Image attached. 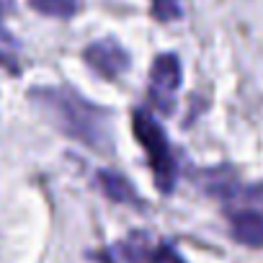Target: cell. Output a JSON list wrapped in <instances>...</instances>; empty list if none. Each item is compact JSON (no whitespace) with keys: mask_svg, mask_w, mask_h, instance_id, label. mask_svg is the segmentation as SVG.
I'll return each mask as SVG.
<instances>
[{"mask_svg":"<svg viewBox=\"0 0 263 263\" xmlns=\"http://www.w3.org/2000/svg\"><path fill=\"white\" fill-rule=\"evenodd\" d=\"M34 103L65 137L85 145L93 153H111V121L108 111L85 101L72 88H36Z\"/></svg>","mask_w":263,"mask_h":263,"instance_id":"6da1fadb","label":"cell"},{"mask_svg":"<svg viewBox=\"0 0 263 263\" xmlns=\"http://www.w3.org/2000/svg\"><path fill=\"white\" fill-rule=\"evenodd\" d=\"M132 129H135V137L147 155V163H150V171L155 176L158 189L163 194H171L176 186V178H178V163H176V155L171 150L165 129L158 124V119L150 111H142V108L135 111Z\"/></svg>","mask_w":263,"mask_h":263,"instance_id":"7a4b0ae2","label":"cell"},{"mask_svg":"<svg viewBox=\"0 0 263 263\" xmlns=\"http://www.w3.org/2000/svg\"><path fill=\"white\" fill-rule=\"evenodd\" d=\"M106 263H186L171 245H153L147 237H129L114 245L111 250L101 253Z\"/></svg>","mask_w":263,"mask_h":263,"instance_id":"3957f363","label":"cell"},{"mask_svg":"<svg viewBox=\"0 0 263 263\" xmlns=\"http://www.w3.org/2000/svg\"><path fill=\"white\" fill-rule=\"evenodd\" d=\"M181 88V62L176 54H160L150 70V103L160 114H171Z\"/></svg>","mask_w":263,"mask_h":263,"instance_id":"277c9868","label":"cell"},{"mask_svg":"<svg viewBox=\"0 0 263 263\" xmlns=\"http://www.w3.org/2000/svg\"><path fill=\"white\" fill-rule=\"evenodd\" d=\"M83 60L88 62V67L93 72H98L101 78L106 80H116L126 67H129V54L121 49L119 42L114 39H101V42H93L85 52H83Z\"/></svg>","mask_w":263,"mask_h":263,"instance_id":"5b68a950","label":"cell"},{"mask_svg":"<svg viewBox=\"0 0 263 263\" xmlns=\"http://www.w3.org/2000/svg\"><path fill=\"white\" fill-rule=\"evenodd\" d=\"M230 232L237 242L248 248H263V214L255 209L230 212Z\"/></svg>","mask_w":263,"mask_h":263,"instance_id":"8992f818","label":"cell"},{"mask_svg":"<svg viewBox=\"0 0 263 263\" xmlns=\"http://www.w3.org/2000/svg\"><path fill=\"white\" fill-rule=\"evenodd\" d=\"M98 183L103 189V194L116 201V204H129V206H140V196L137 191L132 189V183L126 178H121L119 173H111V171H101L98 173Z\"/></svg>","mask_w":263,"mask_h":263,"instance_id":"52a82bcc","label":"cell"},{"mask_svg":"<svg viewBox=\"0 0 263 263\" xmlns=\"http://www.w3.org/2000/svg\"><path fill=\"white\" fill-rule=\"evenodd\" d=\"M8 11H11V0H0V65L16 72L18 70V44L3 26V18L8 16Z\"/></svg>","mask_w":263,"mask_h":263,"instance_id":"ba28073f","label":"cell"},{"mask_svg":"<svg viewBox=\"0 0 263 263\" xmlns=\"http://www.w3.org/2000/svg\"><path fill=\"white\" fill-rule=\"evenodd\" d=\"M29 6L49 18H70L78 13V0H29Z\"/></svg>","mask_w":263,"mask_h":263,"instance_id":"9c48e42d","label":"cell"},{"mask_svg":"<svg viewBox=\"0 0 263 263\" xmlns=\"http://www.w3.org/2000/svg\"><path fill=\"white\" fill-rule=\"evenodd\" d=\"M153 16L158 21H176L181 16L178 0H153Z\"/></svg>","mask_w":263,"mask_h":263,"instance_id":"30bf717a","label":"cell"}]
</instances>
